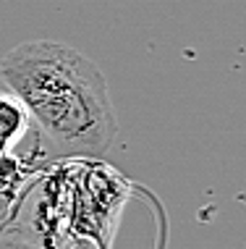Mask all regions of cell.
I'll return each mask as SVG.
<instances>
[{"label":"cell","instance_id":"obj_1","mask_svg":"<svg viewBox=\"0 0 246 249\" xmlns=\"http://www.w3.org/2000/svg\"><path fill=\"white\" fill-rule=\"evenodd\" d=\"M0 82L63 155H105L118 134L102 69L61 39H29L0 60Z\"/></svg>","mask_w":246,"mask_h":249},{"label":"cell","instance_id":"obj_2","mask_svg":"<svg viewBox=\"0 0 246 249\" xmlns=\"http://www.w3.org/2000/svg\"><path fill=\"white\" fill-rule=\"evenodd\" d=\"M29 126L24 105L8 92H0V160L29 134Z\"/></svg>","mask_w":246,"mask_h":249}]
</instances>
